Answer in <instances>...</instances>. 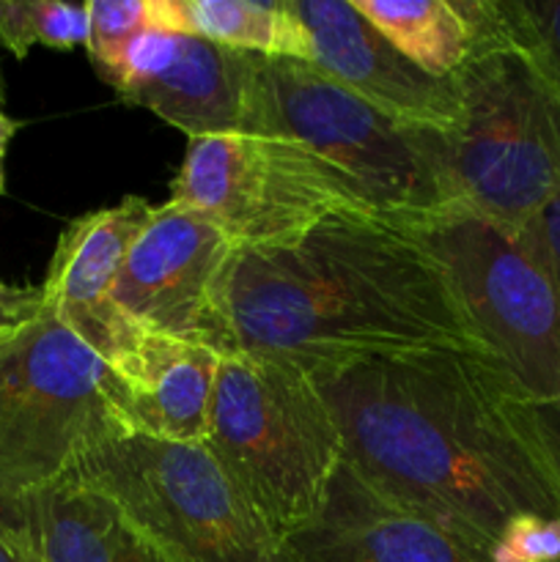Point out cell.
<instances>
[{"mask_svg": "<svg viewBox=\"0 0 560 562\" xmlns=\"http://www.w3.org/2000/svg\"><path fill=\"white\" fill-rule=\"evenodd\" d=\"M344 439V461L393 503L426 516L489 562L514 516H560L511 420L519 393L483 351L377 355L311 376Z\"/></svg>", "mask_w": 560, "mask_h": 562, "instance_id": "cell-1", "label": "cell"}, {"mask_svg": "<svg viewBox=\"0 0 560 562\" xmlns=\"http://www.w3.org/2000/svg\"><path fill=\"white\" fill-rule=\"evenodd\" d=\"M428 346L478 349L439 263L388 220L340 209L280 245L234 247L225 263L220 357H267L316 376Z\"/></svg>", "mask_w": 560, "mask_h": 562, "instance_id": "cell-2", "label": "cell"}, {"mask_svg": "<svg viewBox=\"0 0 560 562\" xmlns=\"http://www.w3.org/2000/svg\"><path fill=\"white\" fill-rule=\"evenodd\" d=\"M250 130L294 143L355 212L399 223L456 203L443 130L373 108L305 60L253 55Z\"/></svg>", "mask_w": 560, "mask_h": 562, "instance_id": "cell-3", "label": "cell"}, {"mask_svg": "<svg viewBox=\"0 0 560 562\" xmlns=\"http://www.w3.org/2000/svg\"><path fill=\"white\" fill-rule=\"evenodd\" d=\"M124 434V384L55 313L0 335V505L58 486Z\"/></svg>", "mask_w": 560, "mask_h": 562, "instance_id": "cell-4", "label": "cell"}, {"mask_svg": "<svg viewBox=\"0 0 560 562\" xmlns=\"http://www.w3.org/2000/svg\"><path fill=\"white\" fill-rule=\"evenodd\" d=\"M203 448L278 536L313 519L344 439L313 379L285 362L220 357Z\"/></svg>", "mask_w": 560, "mask_h": 562, "instance_id": "cell-5", "label": "cell"}, {"mask_svg": "<svg viewBox=\"0 0 560 562\" xmlns=\"http://www.w3.org/2000/svg\"><path fill=\"white\" fill-rule=\"evenodd\" d=\"M448 278L478 349L525 398L560 393V291L533 225L514 234L461 203L399 220Z\"/></svg>", "mask_w": 560, "mask_h": 562, "instance_id": "cell-6", "label": "cell"}, {"mask_svg": "<svg viewBox=\"0 0 560 562\" xmlns=\"http://www.w3.org/2000/svg\"><path fill=\"white\" fill-rule=\"evenodd\" d=\"M453 82V201L519 234L560 195V97L500 38L472 44Z\"/></svg>", "mask_w": 560, "mask_h": 562, "instance_id": "cell-7", "label": "cell"}, {"mask_svg": "<svg viewBox=\"0 0 560 562\" xmlns=\"http://www.w3.org/2000/svg\"><path fill=\"white\" fill-rule=\"evenodd\" d=\"M66 481L110 499L170 562H296L203 445L124 434L93 448Z\"/></svg>", "mask_w": 560, "mask_h": 562, "instance_id": "cell-8", "label": "cell"}, {"mask_svg": "<svg viewBox=\"0 0 560 562\" xmlns=\"http://www.w3.org/2000/svg\"><path fill=\"white\" fill-rule=\"evenodd\" d=\"M168 203L206 220L234 247L280 245L351 209L294 143L258 130L190 137Z\"/></svg>", "mask_w": 560, "mask_h": 562, "instance_id": "cell-9", "label": "cell"}, {"mask_svg": "<svg viewBox=\"0 0 560 562\" xmlns=\"http://www.w3.org/2000/svg\"><path fill=\"white\" fill-rule=\"evenodd\" d=\"M231 252L228 236L165 201L132 245L113 302L143 333L212 349L220 280Z\"/></svg>", "mask_w": 560, "mask_h": 562, "instance_id": "cell-10", "label": "cell"}, {"mask_svg": "<svg viewBox=\"0 0 560 562\" xmlns=\"http://www.w3.org/2000/svg\"><path fill=\"white\" fill-rule=\"evenodd\" d=\"M250 82V53L187 33L143 31L126 47L113 88L187 137H217L242 132Z\"/></svg>", "mask_w": 560, "mask_h": 562, "instance_id": "cell-11", "label": "cell"}, {"mask_svg": "<svg viewBox=\"0 0 560 562\" xmlns=\"http://www.w3.org/2000/svg\"><path fill=\"white\" fill-rule=\"evenodd\" d=\"M152 214L146 198L126 195L115 206L71 220L60 231L42 285V305L110 368L121 366L143 338V329L113 302V289Z\"/></svg>", "mask_w": 560, "mask_h": 562, "instance_id": "cell-12", "label": "cell"}, {"mask_svg": "<svg viewBox=\"0 0 560 562\" xmlns=\"http://www.w3.org/2000/svg\"><path fill=\"white\" fill-rule=\"evenodd\" d=\"M313 42V66L395 119L453 130L459 91L399 53L351 0H291Z\"/></svg>", "mask_w": 560, "mask_h": 562, "instance_id": "cell-13", "label": "cell"}, {"mask_svg": "<svg viewBox=\"0 0 560 562\" xmlns=\"http://www.w3.org/2000/svg\"><path fill=\"white\" fill-rule=\"evenodd\" d=\"M285 541L296 562H486L426 516L368 486L346 461L313 519Z\"/></svg>", "mask_w": 560, "mask_h": 562, "instance_id": "cell-14", "label": "cell"}, {"mask_svg": "<svg viewBox=\"0 0 560 562\" xmlns=\"http://www.w3.org/2000/svg\"><path fill=\"white\" fill-rule=\"evenodd\" d=\"M220 355L209 346L143 333L115 376L126 393L130 434L203 445Z\"/></svg>", "mask_w": 560, "mask_h": 562, "instance_id": "cell-15", "label": "cell"}, {"mask_svg": "<svg viewBox=\"0 0 560 562\" xmlns=\"http://www.w3.org/2000/svg\"><path fill=\"white\" fill-rule=\"evenodd\" d=\"M0 516L31 538L42 562H170L110 499L75 481L3 503Z\"/></svg>", "mask_w": 560, "mask_h": 562, "instance_id": "cell-16", "label": "cell"}, {"mask_svg": "<svg viewBox=\"0 0 560 562\" xmlns=\"http://www.w3.org/2000/svg\"><path fill=\"white\" fill-rule=\"evenodd\" d=\"M190 36L261 58L313 64V42L291 0H184Z\"/></svg>", "mask_w": 560, "mask_h": 562, "instance_id": "cell-17", "label": "cell"}, {"mask_svg": "<svg viewBox=\"0 0 560 562\" xmlns=\"http://www.w3.org/2000/svg\"><path fill=\"white\" fill-rule=\"evenodd\" d=\"M357 11L426 75L450 80L472 42L453 0H351Z\"/></svg>", "mask_w": 560, "mask_h": 562, "instance_id": "cell-18", "label": "cell"}, {"mask_svg": "<svg viewBox=\"0 0 560 562\" xmlns=\"http://www.w3.org/2000/svg\"><path fill=\"white\" fill-rule=\"evenodd\" d=\"M91 16L86 3L64 0H0V44L25 58L36 44L49 49L88 47Z\"/></svg>", "mask_w": 560, "mask_h": 562, "instance_id": "cell-19", "label": "cell"}, {"mask_svg": "<svg viewBox=\"0 0 560 562\" xmlns=\"http://www.w3.org/2000/svg\"><path fill=\"white\" fill-rule=\"evenodd\" d=\"M492 36L522 55L560 97V0H489Z\"/></svg>", "mask_w": 560, "mask_h": 562, "instance_id": "cell-20", "label": "cell"}, {"mask_svg": "<svg viewBox=\"0 0 560 562\" xmlns=\"http://www.w3.org/2000/svg\"><path fill=\"white\" fill-rule=\"evenodd\" d=\"M88 58L102 80L115 86L126 47L143 31H159V0H88Z\"/></svg>", "mask_w": 560, "mask_h": 562, "instance_id": "cell-21", "label": "cell"}, {"mask_svg": "<svg viewBox=\"0 0 560 562\" xmlns=\"http://www.w3.org/2000/svg\"><path fill=\"white\" fill-rule=\"evenodd\" d=\"M508 412L516 431L522 434L527 448L533 450L536 461L541 464L560 508V409L514 393L508 401Z\"/></svg>", "mask_w": 560, "mask_h": 562, "instance_id": "cell-22", "label": "cell"}, {"mask_svg": "<svg viewBox=\"0 0 560 562\" xmlns=\"http://www.w3.org/2000/svg\"><path fill=\"white\" fill-rule=\"evenodd\" d=\"M489 562H560V516H514L494 541Z\"/></svg>", "mask_w": 560, "mask_h": 562, "instance_id": "cell-23", "label": "cell"}, {"mask_svg": "<svg viewBox=\"0 0 560 562\" xmlns=\"http://www.w3.org/2000/svg\"><path fill=\"white\" fill-rule=\"evenodd\" d=\"M42 307V289H20L0 280V335L20 327Z\"/></svg>", "mask_w": 560, "mask_h": 562, "instance_id": "cell-24", "label": "cell"}, {"mask_svg": "<svg viewBox=\"0 0 560 562\" xmlns=\"http://www.w3.org/2000/svg\"><path fill=\"white\" fill-rule=\"evenodd\" d=\"M530 225L536 231L538 241H541V250L547 256V263L560 291V195Z\"/></svg>", "mask_w": 560, "mask_h": 562, "instance_id": "cell-25", "label": "cell"}, {"mask_svg": "<svg viewBox=\"0 0 560 562\" xmlns=\"http://www.w3.org/2000/svg\"><path fill=\"white\" fill-rule=\"evenodd\" d=\"M0 562H42L31 538L0 516Z\"/></svg>", "mask_w": 560, "mask_h": 562, "instance_id": "cell-26", "label": "cell"}, {"mask_svg": "<svg viewBox=\"0 0 560 562\" xmlns=\"http://www.w3.org/2000/svg\"><path fill=\"white\" fill-rule=\"evenodd\" d=\"M16 130H20V121L9 119V115L3 113V108H0V195L5 192V170H3L5 154H9V143L14 140Z\"/></svg>", "mask_w": 560, "mask_h": 562, "instance_id": "cell-27", "label": "cell"}, {"mask_svg": "<svg viewBox=\"0 0 560 562\" xmlns=\"http://www.w3.org/2000/svg\"><path fill=\"white\" fill-rule=\"evenodd\" d=\"M0 88H3V82H0ZM0 99H3V91H0Z\"/></svg>", "mask_w": 560, "mask_h": 562, "instance_id": "cell-28", "label": "cell"}]
</instances>
